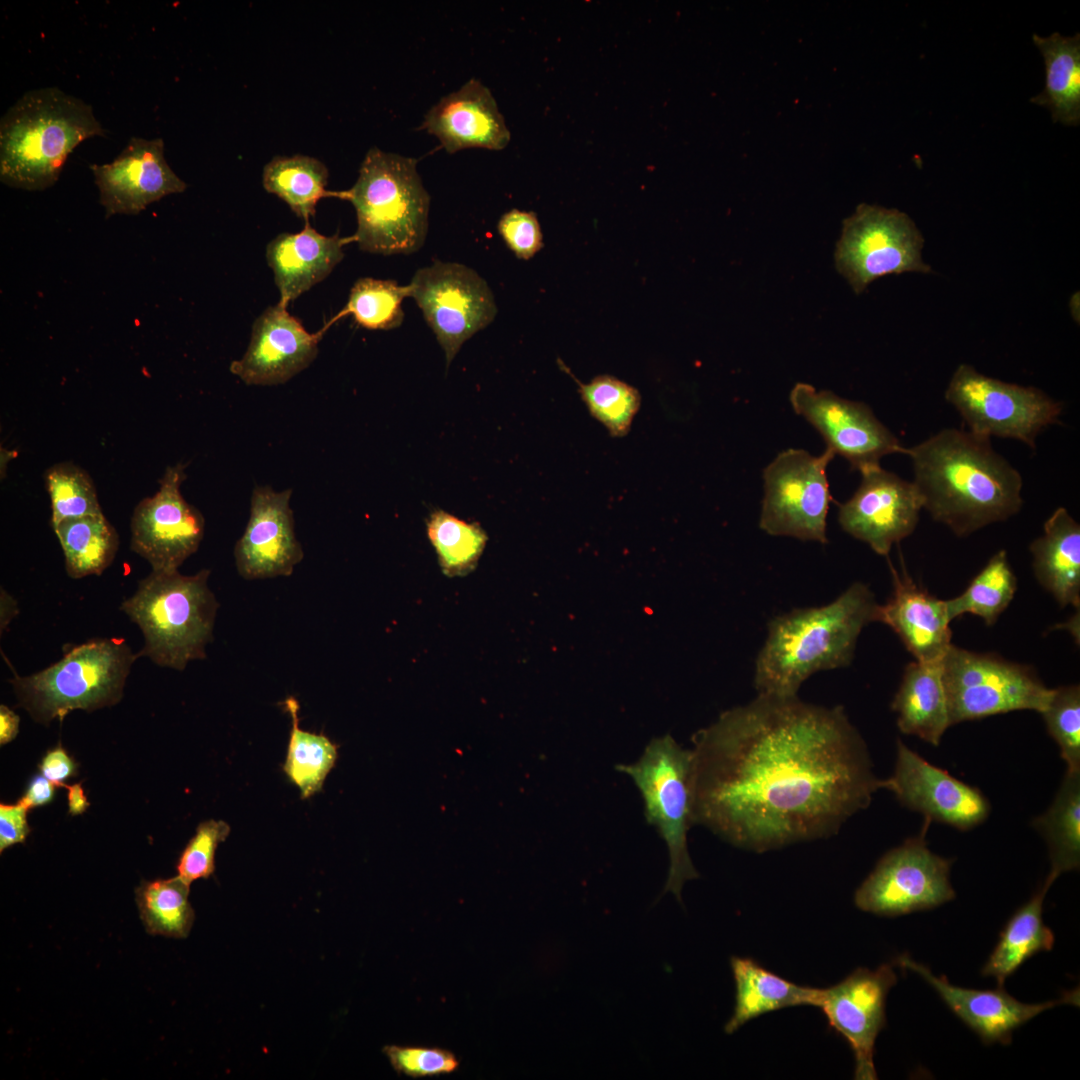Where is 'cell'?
<instances>
[{
	"mask_svg": "<svg viewBox=\"0 0 1080 1080\" xmlns=\"http://www.w3.org/2000/svg\"><path fill=\"white\" fill-rule=\"evenodd\" d=\"M692 742L693 825L756 853L835 835L883 788L842 706L758 694Z\"/></svg>",
	"mask_w": 1080,
	"mask_h": 1080,
	"instance_id": "cell-1",
	"label": "cell"
},
{
	"mask_svg": "<svg viewBox=\"0 0 1080 1080\" xmlns=\"http://www.w3.org/2000/svg\"><path fill=\"white\" fill-rule=\"evenodd\" d=\"M905 454L923 508L957 536L1005 521L1022 507V477L990 438L948 428Z\"/></svg>",
	"mask_w": 1080,
	"mask_h": 1080,
	"instance_id": "cell-2",
	"label": "cell"
},
{
	"mask_svg": "<svg viewBox=\"0 0 1080 1080\" xmlns=\"http://www.w3.org/2000/svg\"><path fill=\"white\" fill-rule=\"evenodd\" d=\"M877 606L869 587L856 582L827 605L774 617L755 662L758 694L797 696L812 674L848 666L862 629L875 621Z\"/></svg>",
	"mask_w": 1080,
	"mask_h": 1080,
	"instance_id": "cell-3",
	"label": "cell"
},
{
	"mask_svg": "<svg viewBox=\"0 0 1080 1080\" xmlns=\"http://www.w3.org/2000/svg\"><path fill=\"white\" fill-rule=\"evenodd\" d=\"M104 132L83 100L57 87L28 91L0 122V179L14 188L44 190L58 180L77 145Z\"/></svg>",
	"mask_w": 1080,
	"mask_h": 1080,
	"instance_id": "cell-4",
	"label": "cell"
},
{
	"mask_svg": "<svg viewBox=\"0 0 1080 1080\" xmlns=\"http://www.w3.org/2000/svg\"><path fill=\"white\" fill-rule=\"evenodd\" d=\"M355 208L352 236L360 250L381 255L411 254L424 244L430 196L417 171V160L371 148L355 184L335 196Z\"/></svg>",
	"mask_w": 1080,
	"mask_h": 1080,
	"instance_id": "cell-5",
	"label": "cell"
},
{
	"mask_svg": "<svg viewBox=\"0 0 1080 1080\" xmlns=\"http://www.w3.org/2000/svg\"><path fill=\"white\" fill-rule=\"evenodd\" d=\"M209 575L208 569L190 576L178 570H152L139 582L120 607L143 633L139 657L178 671L190 661L206 658L219 607L208 586Z\"/></svg>",
	"mask_w": 1080,
	"mask_h": 1080,
	"instance_id": "cell-6",
	"label": "cell"
},
{
	"mask_svg": "<svg viewBox=\"0 0 1080 1080\" xmlns=\"http://www.w3.org/2000/svg\"><path fill=\"white\" fill-rule=\"evenodd\" d=\"M139 657L123 639H91L71 647L42 671L10 679L18 704L34 721H60L73 710L88 712L117 704Z\"/></svg>",
	"mask_w": 1080,
	"mask_h": 1080,
	"instance_id": "cell-7",
	"label": "cell"
},
{
	"mask_svg": "<svg viewBox=\"0 0 1080 1080\" xmlns=\"http://www.w3.org/2000/svg\"><path fill=\"white\" fill-rule=\"evenodd\" d=\"M640 792L648 824L654 826L669 853V871L663 893L681 902L686 881L699 878L688 850L692 820V753L672 737L653 739L634 763L616 765Z\"/></svg>",
	"mask_w": 1080,
	"mask_h": 1080,
	"instance_id": "cell-8",
	"label": "cell"
},
{
	"mask_svg": "<svg viewBox=\"0 0 1080 1080\" xmlns=\"http://www.w3.org/2000/svg\"><path fill=\"white\" fill-rule=\"evenodd\" d=\"M942 669L951 725L1017 710L1041 713L1053 692L1030 666L953 644Z\"/></svg>",
	"mask_w": 1080,
	"mask_h": 1080,
	"instance_id": "cell-9",
	"label": "cell"
},
{
	"mask_svg": "<svg viewBox=\"0 0 1080 1080\" xmlns=\"http://www.w3.org/2000/svg\"><path fill=\"white\" fill-rule=\"evenodd\" d=\"M945 399L960 414L968 431L991 438H1008L1035 448L1036 438L1059 421L1060 402L1035 387L988 377L968 364L953 373Z\"/></svg>",
	"mask_w": 1080,
	"mask_h": 1080,
	"instance_id": "cell-10",
	"label": "cell"
},
{
	"mask_svg": "<svg viewBox=\"0 0 1080 1080\" xmlns=\"http://www.w3.org/2000/svg\"><path fill=\"white\" fill-rule=\"evenodd\" d=\"M923 246V235L906 213L862 203L843 220L835 267L854 293L861 294L889 274L931 272L922 259Z\"/></svg>",
	"mask_w": 1080,
	"mask_h": 1080,
	"instance_id": "cell-11",
	"label": "cell"
},
{
	"mask_svg": "<svg viewBox=\"0 0 1080 1080\" xmlns=\"http://www.w3.org/2000/svg\"><path fill=\"white\" fill-rule=\"evenodd\" d=\"M834 453L812 455L802 449L779 453L763 470L764 497L759 527L772 536L822 544L827 539L831 495L827 467Z\"/></svg>",
	"mask_w": 1080,
	"mask_h": 1080,
	"instance_id": "cell-12",
	"label": "cell"
},
{
	"mask_svg": "<svg viewBox=\"0 0 1080 1080\" xmlns=\"http://www.w3.org/2000/svg\"><path fill=\"white\" fill-rule=\"evenodd\" d=\"M925 819L919 836L888 851L856 890L854 902L862 911L895 917L932 909L955 898L949 874L952 860L929 850Z\"/></svg>",
	"mask_w": 1080,
	"mask_h": 1080,
	"instance_id": "cell-13",
	"label": "cell"
},
{
	"mask_svg": "<svg viewBox=\"0 0 1080 1080\" xmlns=\"http://www.w3.org/2000/svg\"><path fill=\"white\" fill-rule=\"evenodd\" d=\"M409 285L410 297L443 349L447 367L461 346L496 316L489 285L463 264L434 261L418 269Z\"/></svg>",
	"mask_w": 1080,
	"mask_h": 1080,
	"instance_id": "cell-14",
	"label": "cell"
},
{
	"mask_svg": "<svg viewBox=\"0 0 1080 1080\" xmlns=\"http://www.w3.org/2000/svg\"><path fill=\"white\" fill-rule=\"evenodd\" d=\"M187 466H168L158 481V491L142 499L131 517V549L153 571L178 570L198 550L204 536L203 515L181 493Z\"/></svg>",
	"mask_w": 1080,
	"mask_h": 1080,
	"instance_id": "cell-15",
	"label": "cell"
},
{
	"mask_svg": "<svg viewBox=\"0 0 1080 1080\" xmlns=\"http://www.w3.org/2000/svg\"><path fill=\"white\" fill-rule=\"evenodd\" d=\"M796 414L811 424L824 439L827 449L845 458L859 472L879 465L894 453L905 454L899 439L863 402L842 398L829 390H816L797 383L789 395Z\"/></svg>",
	"mask_w": 1080,
	"mask_h": 1080,
	"instance_id": "cell-16",
	"label": "cell"
},
{
	"mask_svg": "<svg viewBox=\"0 0 1080 1080\" xmlns=\"http://www.w3.org/2000/svg\"><path fill=\"white\" fill-rule=\"evenodd\" d=\"M861 482L852 497L840 505L838 522L852 537L882 556L915 530L923 508L911 481L880 464L860 471Z\"/></svg>",
	"mask_w": 1080,
	"mask_h": 1080,
	"instance_id": "cell-17",
	"label": "cell"
},
{
	"mask_svg": "<svg viewBox=\"0 0 1080 1080\" xmlns=\"http://www.w3.org/2000/svg\"><path fill=\"white\" fill-rule=\"evenodd\" d=\"M883 788L925 819L962 831L984 822L991 809L978 788L929 763L899 739L894 772L883 780Z\"/></svg>",
	"mask_w": 1080,
	"mask_h": 1080,
	"instance_id": "cell-18",
	"label": "cell"
},
{
	"mask_svg": "<svg viewBox=\"0 0 1080 1080\" xmlns=\"http://www.w3.org/2000/svg\"><path fill=\"white\" fill-rule=\"evenodd\" d=\"M896 982L892 966L883 964L876 970L857 968L822 990L818 1007L829 1026L848 1042L855 1059V1079H877L875 1042L885 1027L886 997Z\"/></svg>",
	"mask_w": 1080,
	"mask_h": 1080,
	"instance_id": "cell-19",
	"label": "cell"
},
{
	"mask_svg": "<svg viewBox=\"0 0 1080 1080\" xmlns=\"http://www.w3.org/2000/svg\"><path fill=\"white\" fill-rule=\"evenodd\" d=\"M292 489L280 492L271 486H255L250 501V517L234 549L237 571L245 579L289 576L303 559L296 538Z\"/></svg>",
	"mask_w": 1080,
	"mask_h": 1080,
	"instance_id": "cell-20",
	"label": "cell"
},
{
	"mask_svg": "<svg viewBox=\"0 0 1080 1080\" xmlns=\"http://www.w3.org/2000/svg\"><path fill=\"white\" fill-rule=\"evenodd\" d=\"M90 168L106 218L138 214L151 203L187 187L169 167L160 138L132 137L112 162L92 164Z\"/></svg>",
	"mask_w": 1080,
	"mask_h": 1080,
	"instance_id": "cell-21",
	"label": "cell"
},
{
	"mask_svg": "<svg viewBox=\"0 0 1080 1080\" xmlns=\"http://www.w3.org/2000/svg\"><path fill=\"white\" fill-rule=\"evenodd\" d=\"M322 335L308 332L280 303L270 306L254 321L247 350L230 372L246 385L286 383L315 360Z\"/></svg>",
	"mask_w": 1080,
	"mask_h": 1080,
	"instance_id": "cell-22",
	"label": "cell"
},
{
	"mask_svg": "<svg viewBox=\"0 0 1080 1080\" xmlns=\"http://www.w3.org/2000/svg\"><path fill=\"white\" fill-rule=\"evenodd\" d=\"M897 964L925 980L948 1008L972 1029L985 1044L1011 1042L1014 1030L1043 1011L1061 1004L1079 1002V990L1066 992L1057 1000L1042 1003H1023L1002 987L976 990L951 984L944 976H935L925 965L907 955L897 958Z\"/></svg>",
	"mask_w": 1080,
	"mask_h": 1080,
	"instance_id": "cell-23",
	"label": "cell"
},
{
	"mask_svg": "<svg viewBox=\"0 0 1080 1080\" xmlns=\"http://www.w3.org/2000/svg\"><path fill=\"white\" fill-rule=\"evenodd\" d=\"M420 128L451 154L469 148L498 151L511 139L491 91L475 78L433 105Z\"/></svg>",
	"mask_w": 1080,
	"mask_h": 1080,
	"instance_id": "cell-24",
	"label": "cell"
},
{
	"mask_svg": "<svg viewBox=\"0 0 1080 1080\" xmlns=\"http://www.w3.org/2000/svg\"><path fill=\"white\" fill-rule=\"evenodd\" d=\"M891 573L893 592L878 604L875 621L889 626L916 661L941 660L952 644L946 600L919 587L905 569L899 573L891 566Z\"/></svg>",
	"mask_w": 1080,
	"mask_h": 1080,
	"instance_id": "cell-25",
	"label": "cell"
},
{
	"mask_svg": "<svg viewBox=\"0 0 1080 1080\" xmlns=\"http://www.w3.org/2000/svg\"><path fill=\"white\" fill-rule=\"evenodd\" d=\"M354 242L352 236H326L305 223L298 233H282L266 248L267 263L274 273L285 307L324 280L344 257L343 247Z\"/></svg>",
	"mask_w": 1080,
	"mask_h": 1080,
	"instance_id": "cell-26",
	"label": "cell"
},
{
	"mask_svg": "<svg viewBox=\"0 0 1080 1080\" xmlns=\"http://www.w3.org/2000/svg\"><path fill=\"white\" fill-rule=\"evenodd\" d=\"M1037 581L1061 607L1080 606V525L1063 508L1044 523L1043 534L1030 544Z\"/></svg>",
	"mask_w": 1080,
	"mask_h": 1080,
	"instance_id": "cell-27",
	"label": "cell"
},
{
	"mask_svg": "<svg viewBox=\"0 0 1080 1080\" xmlns=\"http://www.w3.org/2000/svg\"><path fill=\"white\" fill-rule=\"evenodd\" d=\"M891 708L897 714V725L902 733L938 746L951 726L942 659L909 663Z\"/></svg>",
	"mask_w": 1080,
	"mask_h": 1080,
	"instance_id": "cell-28",
	"label": "cell"
},
{
	"mask_svg": "<svg viewBox=\"0 0 1080 1080\" xmlns=\"http://www.w3.org/2000/svg\"><path fill=\"white\" fill-rule=\"evenodd\" d=\"M730 966L735 982V1005L724 1026L726 1034L769 1012L820 1004L823 989L795 984L751 958L732 956Z\"/></svg>",
	"mask_w": 1080,
	"mask_h": 1080,
	"instance_id": "cell-29",
	"label": "cell"
},
{
	"mask_svg": "<svg viewBox=\"0 0 1080 1080\" xmlns=\"http://www.w3.org/2000/svg\"><path fill=\"white\" fill-rule=\"evenodd\" d=\"M1045 64V86L1030 102L1047 108L1054 122L1080 123V35L1033 34Z\"/></svg>",
	"mask_w": 1080,
	"mask_h": 1080,
	"instance_id": "cell-30",
	"label": "cell"
},
{
	"mask_svg": "<svg viewBox=\"0 0 1080 1080\" xmlns=\"http://www.w3.org/2000/svg\"><path fill=\"white\" fill-rule=\"evenodd\" d=\"M1056 879L1049 873L1039 891L1013 914L1002 930L981 971L982 975L995 978L999 987L1027 959L1053 948L1054 933L1044 924L1042 913L1045 896Z\"/></svg>",
	"mask_w": 1080,
	"mask_h": 1080,
	"instance_id": "cell-31",
	"label": "cell"
},
{
	"mask_svg": "<svg viewBox=\"0 0 1080 1080\" xmlns=\"http://www.w3.org/2000/svg\"><path fill=\"white\" fill-rule=\"evenodd\" d=\"M1033 827L1047 843L1050 874L1076 870L1080 864V770H1066L1059 790L1045 813L1033 820Z\"/></svg>",
	"mask_w": 1080,
	"mask_h": 1080,
	"instance_id": "cell-32",
	"label": "cell"
},
{
	"mask_svg": "<svg viewBox=\"0 0 1080 1080\" xmlns=\"http://www.w3.org/2000/svg\"><path fill=\"white\" fill-rule=\"evenodd\" d=\"M53 530L73 579L101 575L117 554L118 533L103 513L63 520Z\"/></svg>",
	"mask_w": 1080,
	"mask_h": 1080,
	"instance_id": "cell-33",
	"label": "cell"
},
{
	"mask_svg": "<svg viewBox=\"0 0 1080 1080\" xmlns=\"http://www.w3.org/2000/svg\"><path fill=\"white\" fill-rule=\"evenodd\" d=\"M262 182L267 192L287 203L305 223L315 215L321 198L335 196L326 190L327 167L310 156L274 157L263 169Z\"/></svg>",
	"mask_w": 1080,
	"mask_h": 1080,
	"instance_id": "cell-34",
	"label": "cell"
},
{
	"mask_svg": "<svg viewBox=\"0 0 1080 1080\" xmlns=\"http://www.w3.org/2000/svg\"><path fill=\"white\" fill-rule=\"evenodd\" d=\"M291 716V731L283 770L299 788L302 799L318 793L335 766L338 745L324 734L312 733L299 727V703L294 697L284 702Z\"/></svg>",
	"mask_w": 1080,
	"mask_h": 1080,
	"instance_id": "cell-35",
	"label": "cell"
},
{
	"mask_svg": "<svg viewBox=\"0 0 1080 1080\" xmlns=\"http://www.w3.org/2000/svg\"><path fill=\"white\" fill-rule=\"evenodd\" d=\"M190 885L178 875L144 881L136 889V903L146 931L152 935L186 938L195 913L188 900Z\"/></svg>",
	"mask_w": 1080,
	"mask_h": 1080,
	"instance_id": "cell-36",
	"label": "cell"
},
{
	"mask_svg": "<svg viewBox=\"0 0 1080 1080\" xmlns=\"http://www.w3.org/2000/svg\"><path fill=\"white\" fill-rule=\"evenodd\" d=\"M1017 588L1016 576L1009 564L1007 553H995L972 579L965 591L946 600L951 620L971 613L993 625L1012 601Z\"/></svg>",
	"mask_w": 1080,
	"mask_h": 1080,
	"instance_id": "cell-37",
	"label": "cell"
},
{
	"mask_svg": "<svg viewBox=\"0 0 1080 1080\" xmlns=\"http://www.w3.org/2000/svg\"><path fill=\"white\" fill-rule=\"evenodd\" d=\"M426 525L428 538L445 575L463 576L476 567L487 542V535L480 525L465 522L443 510L431 513Z\"/></svg>",
	"mask_w": 1080,
	"mask_h": 1080,
	"instance_id": "cell-38",
	"label": "cell"
},
{
	"mask_svg": "<svg viewBox=\"0 0 1080 1080\" xmlns=\"http://www.w3.org/2000/svg\"><path fill=\"white\" fill-rule=\"evenodd\" d=\"M410 285H399L394 280L369 277L358 279L351 288L348 301L329 324L352 315L355 322L370 330H390L399 327L404 320L402 302L410 297Z\"/></svg>",
	"mask_w": 1080,
	"mask_h": 1080,
	"instance_id": "cell-39",
	"label": "cell"
},
{
	"mask_svg": "<svg viewBox=\"0 0 1080 1080\" xmlns=\"http://www.w3.org/2000/svg\"><path fill=\"white\" fill-rule=\"evenodd\" d=\"M579 386V393L590 414L615 437L625 436L637 414L641 397L636 388L611 375H600L583 384L559 360Z\"/></svg>",
	"mask_w": 1080,
	"mask_h": 1080,
	"instance_id": "cell-40",
	"label": "cell"
},
{
	"mask_svg": "<svg viewBox=\"0 0 1080 1080\" xmlns=\"http://www.w3.org/2000/svg\"><path fill=\"white\" fill-rule=\"evenodd\" d=\"M44 482L51 502L52 528L63 520L103 513L92 478L73 462L51 465Z\"/></svg>",
	"mask_w": 1080,
	"mask_h": 1080,
	"instance_id": "cell-41",
	"label": "cell"
},
{
	"mask_svg": "<svg viewBox=\"0 0 1080 1080\" xmlns=\"http://www.w3.org/2000/svg\"><path fill=\"white\" fill-rule=\"evenodd\" d=\"M1060 756L1069 771L1080 770V688L1078 685L1053 688L1050 700L1040 713Z\"/></svg>",
	"mask_w": 1080,
	"mask_h": 1080,
	"instance_id": "cell-42",
	"label": "cell"
},
{
	"mask_svg": "<svg viewBox=\"0 0 1080 1080\" xmlns=\"http://www.w3.org/2000/svg\"><path fill=\"white\" fill-rule=\"evenodd\" d=\"M229 833L230 826L222 820L200 823L178 859V876L189 885L194 880L210 877L215 870L217 846Z\"/></svg>",
	"mask_w": 1080,
	"mask_h": 1080,
	"instance_id": "cell-43",
	"label": "cell"
},
{
	"mask_svg": "<svg viewBox=\"0 0 1080 1080\" xmlns=\"http://www.w3.org/2000/svg\"><path fill=\"white\" fill-rule=\"evenodd\" d=\"M383 1053L398 1074L411 1078L451 1074L459 1067L454 1053L440 1047L387 1045Z\"/></svg>",
	"mask_w": 1080,
	"mask_h": 1080,
	"instance_id": "cell-44",
	"label": "cell"
},
{
	"mask_svg": "<svg viewBox=\"0 0 1080 1080\" xmlns=\"http://www.w3.org/2000/svg\"><path fill=\"white\" fill-rule=\"evenodd\" d=\"M497 229L506 246L519 259L528 260L543 247L541 226L532 211L509 210L500 217Z\"/></svg>",
	"mask_w": 1080,
	"mask_h": 1080,
	"instance_id": "cell-45",
	"label": "cell"
},
{
	"mask_svg": "<svg viewBox=\"0 0 1080 1080\" xmlns=\"http://www.w3.org/2000/svg\"><path fill=\"white\" fill-rule=\"evenodd\" d=\"M29 809L21 802L0 804V852L8 847L23 843L30 832L27 822Z\"/></svg>",
	"mask_w": 1080,
	"mask_h": 1080,
	"instance_id": "cell-46",
	"label": "cell"
},
{
	"mask_svg": "<svg viewBox=\"0 0 1080 1080\" xmlns=\"http://www.w3.org/2000/svg\"><path fill=\"white\" fill-rule=\"evenodd\" d=\"M38 768L40 773L56 787H62L66 780L77 773V764L61 745L48 750Z\"/></svg>",
	"mask_w": 1080,
	"mask_h": 1080,
	"instance_id": "cell-47",
	"label": "cell"
},
{
	"mask_svg": "<svg viewBox=\"0 0 1080 1080\" xmlns=\"http://www.w3.org/2000/svg\"><path fill=\"white\" fill-rule=\"evenodd\" d=\"M55 787V784L45 778L42 774L34 775L30 779L19 802L25 805L29 810L34 807L46 805L54 799Z\"/></svg>",
	"mask_w": 1080,
	"mask_h": 1080,
	"instance_id": "cell-48",
	"label": "cell"
},
{
	"mask_svg": "<svg viewBox=\"0 0 1080 1080\" xmlns=\"http://www.w3.org/2000/svg\"><path fill=\"white\" fill-rule=\"evenodd\" d=\"M19 716L6 705L0 706V744L4 745L15 739L19 731Z\"/></svg>",
	"mask_w": 1080,
	"mask_h": 1080,
	"instance_id": "cell-49",
	"label": "cell"
},
{
	"mask_svg": "<svg viewBox=\"0 0 1080 1080\" xmlns=\"http://www.w3.org/2000/svg\"><path fill=\"white\" fill-rule=\"evenodd\" d=\"M67 789L68 811L72 816L80 815L86 811L90 803L82 788L81 782L72 785L63 784Z\"/></svg>",
	"mask_w": 1080,
	"mask_h": 1080,
	"instance_id": "cell-50",
	"label": "cell"
},
{
	"mask_svg": "<svg viewBox=\"0 0 1080 1080\" xmlns=\"http://www.w3.org/2000/svg\"><path fill=\"white\" fill-rule=\"evenodd\" d=\"M17 611L16 601L6 591L1 590V631L8 625Z\"/></svg>",
	"mask_w": 1080,
	"mask_h": 1080,
	"instance_id": "cell-51",
	"label": "cell"
}]
</instances>
